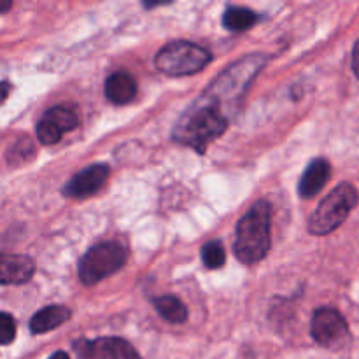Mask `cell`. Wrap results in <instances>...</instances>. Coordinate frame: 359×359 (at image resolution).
Returning <instances> with one entry per match:
<instances>
[{
  "label": "cell",
  "mask_w": 359,
  "mask_h": 359,
  "mask_svg": "<svg viewBox=\"0 0 359 359\" xmlns=\"http://www.w3.org/2000/svg\"><path fill=\"white\" fill-rule=\"evenodd\" d=\"M258 14L248 7H228L224 11L223 25L230 32H245L258 23Z\"/></svg>",
  "instance_id": "obj_15"
},
{
  "label": "cell",
  "mask_w": 359,
  "mask_h": 359,
  "mask_svg": "<svg viewBox=\"0 0 359 359\" xmlns=\"http://www.w3.org/2000/svg\"><path fill=\"white\" fill-rule=\"evenodd\" d=\"M270 224H272V205L266 200H259L237 224L233 252L238 262L244 265H255L265 258L272 244Z\"/></svg>",
  "instance_id": "obj_1"
},
{
  "label": "cell",
  "mask_w": 359,
  "mask_h": 359,
  "mask_svg": "<svg viewBox=\"0 0 359 359\" xmlns=\"http://www.w3.org/2000/svg\"><path fill=\"white\" fill-rule=\"evenodd\" d=\"M128 251L119 242H104L91 248L79 262V279L84 286H93L125 266Z\"/></svg>",
  "instance_id": "obj_5"
},
{
  "label": "cell",
  "mask_w": 359,
  "mask_h": 359,
  "mask_svg": "<svg viewBox=\"0 0 359 359\" xmlns=\"http://www.w3.org/2000/svg\"><path fill=\"white\" fill-rule=\"evenodd\" d=\"M212 55L205 48L188 41H174L156 55V69L172 77L191 76L205 69Z\"/></svg>",
  "instance_id": "obj_4"
},
{
  "label": "cell",
  "mask_w": 359,
  "mask_h": 359,
  "mask_svg": "<svg viewBox=\"0 0 359 359\" xmlns=\"http://www.w3.org/2000/svg\"><path fill=\"white\" fill-rule=\"evenodd\" d=\"M358 202V189L351 182H340L314 210L309 219V231L318 237L333 233L346 223L349 214L356 209Z\"/></svg>",
  "instance_id": "obj_3"
},
{
  "label": "cell",
  "mask_w": 359,
  "mask_h": 359,
  "mask_svg": "<svg viewBox=\"0 0 359 359\" xmlns=\"http://www.w3.org/2000/svg\"><path fill=\"white\" fill-rule=\"evenodd\" d=\"M154 309L158 311V314L165 319V321L172 323V325H181L188 319V309L186 305L179 300L177 297H172V294H163L160 298H154L153 300Z\"/></svg>",
  "instance_id": "obj_14"
},
{
  "label": "cell",
  "mask_w": 359,
  "mask_h": 359,
  "mask_svg": "<svg viewBox=\"0 0 359 359\" xmlns=\"http://www.w3.org/2000/svg\"><path fill=\"white\" fill-rule=\"evenodd\" d=\"M34 273L35 263L28 256L0 255V284H25Z\"/></svg>",
  "instance_id": "obj_11"
},
{
  "label": "cell",
  "mask_w": 359,
  "mask_h": 359,
  "mask_svg": "<svg viewBox=\"0 0 359 359\" xmlns=\"http://www.w3.org/2000/svg\"><path fill=\"white\" fill-rule=\"evenodd\" d=\"M332 177V165L325 158H316L305 168L304 175L298 184V193L302 198H314L319 191L326 186V182Z\"/></svg>",
  "instance_id": "obj_10"
},
{
  "label": "cell",
  "mask_w": 359,
  "mask_h": 359,
  "mask_svg": "<svg viewBox=\"0 0 359 359\" xmlns=\"http://www.w3.org/2000/svg\"><path fill=\"white\" fill-rule=\"evenodd\" d=\"M11 7H13V2H9V0H0V13H6Z\"/></svg>",
  "instance_id": "obj_23"
},
{
  "label": "cell",
  "mask_w": 359,
  "mask_h": 359,
  "mask_svg": "<svg viewBox=\"0 0 359 359\" xmlns=\"http://www.w3.org/2000/svg\"><path fill=\"white\" fill-rule=\"evenodd\" d=\"M49 359H70V358L65 351H58V353H55L53 356H49Z\"/></svg>",
  "instance_id": "obj_24"
},
{
  "label": "cell",
  "mask_w": 359,
  "mask_h": 359,
  "mask_svg": "<svg viewBox=\"0 0 359 359\" xmlns=\"http://www.w3.org/2000/svg\"><path fill=\"white\" fill-rule=\"evenodd\" d=\"M109 174H111V170H109L107 165H91V167L84 168L79 174L74 175L63 188V193L67 196H72V198H88V196L95 195L104 188Z\"/></svg>",
  "instance_id": "obj_9"
},
{
  "label": "cell",
  "mask_w": 359,
  "mask_h": 359,
  "mask_svg": "<svg viewBox=\"0 0 359 359\" xmlns=\"http://www.w3.org/2000/svg\"><path fill=\"white\" fill-rule=\"evenodd\" d=\"M311 335L319 346L339 349L349 340V326L339 311L321 307L314 312L311 321Z\"/></svg>",
  "instance_id": "obj_7"
},
{
  "label": "cell",
  "mask_w": 359,
  "mask_h": 359,
  "mask_svg": "<svg viewBox=\"0 0 359 359\" xmlns=\"http://www.w3.org/2000/svg\"><path fill=\"white\" fill-rule=\"evenodd\" d=\"M353 70L359 79V39L354 42V48H353Z\"/></svg>",
  "instance_id": "obj_21"
},
{
  "label": "cell",
  "mask_w": 359,
  "mask_h": 359,
  "mask_svg": "<svg viewBox=\"0 0 359 359\" xmlns=\"http://www.w3.org/2000/svg\"><path fill=\"white\" fill-rule=\"evenodd\" d=\"M228 128V119L217 107L200 102L186 112L174 130V139L179 144L191 147L196 153H205L212 140L219 139Z\"/></svg>",
  "instance_id": "obj_2"
},
{
  "label": "cell",
  "mask_w": 359,
  "mask_h": 359,
  "mask_svg": "<svg viewBox=\"0 0 359 359\" xmlns=\"http://www.w3.org/2000/svg\"><path fill=\"white\" fill-rule=\"evenodd\" d=\"M63 132L58 128V126L53 125L49 119L42 118L37 125V139L39 142L44 144V146H51V144H56L60 139H62Z\"/></svg>",
  "instance_id": "obj_19"
},
{
  "label": "cell",
  "mask_w": 359,
  "mask_h": 359,
  "mask_svg": "<svg viewBox=\"0 0 359 359\" xmlns=\"http://www.w3.org/2000/svg\"><path fill=\"white\" fill-rule=\"evenodd\" d=\"M74 349L81 359H142L132 344L118 337L79 340L74 344Z\"/></svg>",
  "instance_id": "obj_8"
},
{
  "label": "cell",
  "mask_w": 359,
  "mask_h": 359,
  "mask_svg": "<svg viewBox=\"0 0 359 359\" xmlns=\"http://www.w3.org/2000/svg\"><path fill=\"white\" fill-rule=\"evenodd\" d=\"M202 262L210 270L221 269L226 263V252H224L223 244L219 241L207 242L202 248Z\"/></svg>",
  "instance_id": "obj_17"
},
{
  "label": "cell",
  "mask_w": 359,
  "mask_h": 359,
  "mask_svg": "<svg viewBox=\"0 0 359 359\" xmlns=\"http://www.w3.org/2000/svg\"><path fill=\"white\" fill-rule=\"evenodd\" d=\"M70 318H72L70 309L63 307V305H51V307L42 309L37 314H34V318L30 319V332L35 335H42V333H48L62 326Z\"/></svg>",
  "instance_id": "obj_13"
},
{
  "label": "cell",
  "mask_w": 359,
  "mask_h": 359,
  "mask_svg": "<svg viewBox=\"0 0 359 359\" xmlns=\"http://www.w3.org/2000/svg\"><path fill=\"white\" fill-rule=\"evenodd\" d=\"M263 65H265V58H263L262 55H251L248 56V58L241 60V62L235 63L233 67H230V69L212 84V88H210L209 93L205 95V98H203L202 102L203 104L217 107L219 100H233V98H238L244 93V90L249 86L252 77L256 76V72H258Z\"/></svg>",
  "instance_id": "obj_6"
},
{
  "label": "cell",
  "mask_w": 359,
  "mask_h": 359,
  "mask_svg": "<svg viewBox=\"0 0 359 359\" xmlns=\"http://www.w3.org/2000/svg\"><path fill=\"white\" fill-rule=\"evenodd\" d=\"M16 337V323L13 316L0 312V346H9Z\"/></svg>",
  "instance_id": "obj_20"
},
{
  "label": "cell",
  "mask_w": 359,
  "mask_h": 359,
  "mask_svg": "<svg viewBox=\"0 0 359 359\" xmlns=\"http://www.w3.org/2000/svg\"><path fill=\"white\" fill-rule=\"evenodd\" d=\"M9 91H11V84L7 83V81H0V105L7 100Z\"/></svg>",
  "instance_id": "obj_22"
},
{
  "label": "cell",
  "mask_w": 359,
  "mask_h": 359,
  "mask_svg": "<svg viewBox=\"0 0 359 359\" xmlns=\"http://www.w3.org/2000/svg\"><path fill=\"white\" fill-rule=\"evenodd\" d=\"M137 93V83L130 74L118 72L112 74L105 83V97L111 104L125 105L133 100Z\"/></svg>",
  "instance_id": "obj_12"
},
{
  "label": "cell",
  "mask_w": 359,
  "mask_h": 359,
  "mask_svg": "<svg viewBox=\"0 0 359 359\" xmlns=\"http://www.w3.org/2000/svg\"><path fill=\"white\" fill-rule=\"evenodd\" d=\"M44 118L49 119L55 126H58L62 132H70V130H74L79 125V118H77L76 112H74L72 109L65 107V105H58V107L49 109L44 114Z\"/></svg>",
  "instance_id": "obj_16"
},
{
  "label": "cell",
  "mask_w": 359,
  "mask_h": 359,
  "mask_svg": "<svg viewBox=\"0 0 359 359\" xmlns=\"http://www.w3.org/2000/svg\"><path fill=\"white\" fill-rule=\"evenodd\" d=\"M35 156V147L30 142V139H21L20 142H16V146L9 151V163L13 165H21L30 161Z\"/></svg>",
  "instance_id": "obj_18"
}]
</instances>
